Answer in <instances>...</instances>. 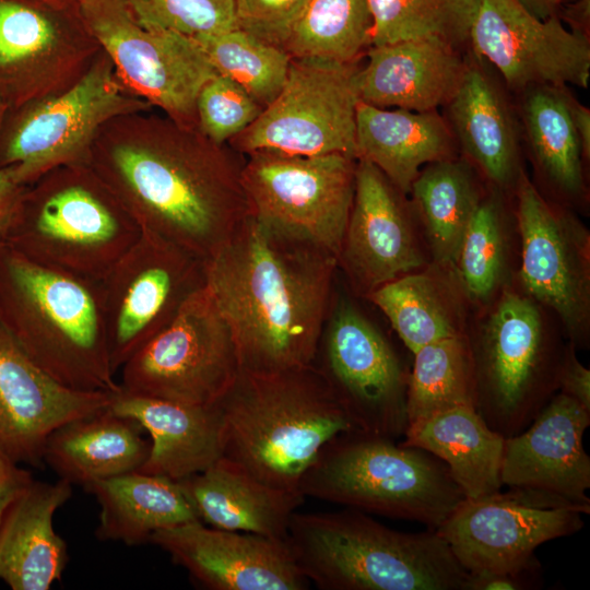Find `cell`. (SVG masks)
Here are the masks:
<instances>
[{"label":"cell","mask_w":590,"mask_h":590,"mask_svg":"<svg viewBox=\"0 0 590 590\" xmlns=\"http://www.w3.org/2000/svg\"><path fill=\"white\" fill-rule=\"evenodd\" d=\"M468 51L463 80L444 116L464 158L498 189L515 187L520 166L521 128L498 78Z\"/></svg>","instance_id":"d4e9b609"},{"label":"cell","mask_w":590,"mask_h":590,"mask_svg":"<svg viewBox=\"0 0 590 590\" xmlns=\"http://www.w3.org/2000/svg\"><path fill=\"white\" fill-rule=\"evenodd\" d=\"M557 16L569 25L570 31L589 36L590 0L563 3Z\"/></svg>","instance_id":"c3c4849f"},{"label":"cell","mask_w":590,"mask_h":590,"mask_svg":"<svg viewBox=\"0 0 590 590\" xmlns=\"http://www.w3.org/2000/svg\"><path fill=\"white\" fill-rule=\"evenodd\" d=\"M402 445L442 461L467 499L500 491L505 437L492 429L474 406H457L410 423Z\"/></svg>","instance_id":"4dcf8cb0"},{"label":"cell","mask_w":590,"mask_h":590,"mask_svg":"<svg viewBox=\"0 0 590 590\" xmlns=\"http://www.w3.org/2000/svg\"><path fill=\"white\" fill-rule=\"evenodd\" d=\"M9 106L7 105V103L3 101V98L0 96V131L3 127V123H4V120H5V117L9 113Z\"/></svg>","instance_id":"816d5d0a"},{"label":"cell","mask_w":590,"mask_h":590,"mask_svg":"<svg viewBox=\"0 0 590 590\" xmlns=\"http://www.w3.org/2000/svg\"><path fill=\"white\" fill-rule=\"evenodd\" d=\"M356 160L376 166L402 193H410L427 164L457 157L456 138L437 110L379 108L358 102Z\"/></svg>","instance_id":"f1b7e54d"},{"label":"cell","mask_w":590,"mask_h":590,"mask_svg":"<svg viewBox=\"0 0 590 590\" xmlns=\"http://www.w3.org/2000/svg\"><path fill=\"white\" fill-rule=\"evenodd\" d=\"M118 371L120 387L130 393L188 405L216 404L241 367L234 334L206 285Z\"/></svg>","instance_id":"30bf717a"},{"label":"cell","mask_w":590,"mask_h":590,"mask_svg":"<svg viewBox=\"0 0 590 590\" xmlns=\"http://www.w3.org/2000/svg\"><path fill=\"white\" fill-rule=\"evenodd\" d=\"M151 109L122 85L101 50L75 84L7 115L0 167H11L17 181L28 186L56 167L86 163L97 133L113 118Z\"/></svg>","instance_id":"9c48e42d"},{"label":"cell","mask_w":590,"mask_h":590,"mask_svg":"<svg viewBox=\"0 0 590 590\" xmlns=\"http://www.w3.org/2000/svg\"><path fill=\"white\" fill-rule=\"evenodd\" d=\"M109 409L134 420L150 435V453L140 472L179 481L223 457L224 423L217 403L188 405L120 387L111 393Z\"/></svg>","instance_id":"484cf974"},{"label":"cell","mask_w":590,"mask_h":590,"mask_svg":"<svg viewBox=\"0 0 590 590\" xmlns=\"http://www.w3.org/2000/svg\"><path fill=\"white\" fill-rule=\"evenodd\" d=\"M410 193L439 267H455L482 194L473 166L458 157L424 166Z\"/></svg>","instance_id":"d6a6232c"},{"label":"cell","mask_w":590,"mask_h":590,"mask_svg":"<svg viewBox=\"0 0 590 590\" xmlns=\"http://www.w3.org/2000/svg\"><path fill=\"white\" fill-rule=\"evenodd\" d=\"M366 298L386 315L412 354L424 345L465 334L460 303L453 290L435 273L401 275Z\"/></svg>","instance_id":"e575fe53"},{"label":"cell","mask_w":590,"mask_h":590,"mask_svg":"<svg viewBox=\"0 0 590 590\" xmlns=\"http://www.w3.org/2000/svg\"><path fill=\"white\" fill-rule=\"evenodd\" d=\"M34 481L30 471L0 455V522L9 506Z\"/></svg>","instance_id":"7dc6e473"},{"label":"cell","mask_w":590,"mask_h":590,"mask_svg":"<svg viewBox=\"0 0 590 590\" xmlns=\"http://www.w3.org/2000/svg\"><path fill=\"white\" fill-rule=\"evenodd\" d=\"M140 25L189 37L236 28L234 0H123Z\"/></svg>","instance_id":"60d3db41"},{"label":"cell","mask_w":590,"mask_h":590,"mask_svg":"<svg viewBox=\"0 0 590 590\" xmlns=\"http://www.w3.org/2000/svg\"><path fill=\"white\" fill-rule=\"evenodd\" d=\"M590 506L520 487L463 498L437 532L469 574L520 573L541 567L534 552L580 531Z\"/></svg>","instance_id":"5bb4252c"},{"label":"cell","mask_w":590,"mask_h":590,"mask_svg":"<svg viewBox=\"0 0 590 590\" xmlns=\"http://www.w3.org/2000/svg\"><path fill=\"white\" fill-rule=\"evenodd\" d=\"M0 320L28 357L78 391L120 389L111 368L99 281L0 246Z\"/></svg>","instance_id":"3957f363"},{"label":"cell","mask_w":590,"mask_h":590,"mask_svg":"<svg viewBox=\"0 0 590 590\" xmlns=\"http://www.w3.org/2000/svg\"><path fill=\"white\" fill-rule=\"evenodd\" d=\"M258 104L239 84L216 73L200 90L197 103V127L217 144L244 131L261 114Z\"/></svg>","instance_id":"b9f144b4"},{"label":"cell","mask_w":590,"mask_h":590,"mask_svg":"<svg viewBox=\"0 0 590 590\" xmlns=\"http://www.w3.org/2000/svg\"><path fill=\"white\" fill-rule=\"evenodd\" d=\"M26 187L17 181L11 167H0V246L8 241L20 213Z\"/></svg>","instance_id":"bcb514c9"},{"label":"cell","mask_w":590,"mask_h":590,"mask_svg":"<svg viewBox=\"0 0 590 590\" xmlns=\"http://www.w3.org/2000/svg\"><path fill=\"white\" fill-rule=\"evenodd\" d=\"M520 4L532 15L540 20H546L557 15L562 0H518Z\"/></svg>","instance_id":"f907efd6"},{"label":"cell","mask_w":590,"mask_h":590,"mask_svg":"<svg viewBox=\"0 0 590 590\" xmlns=\"http://www.w3.org/2000/svg\"><path fill=\"white\" fill-rule=\"evenodd\" d=\"M59 479L32 484L9 506L0 522V579L12 590H49L69 560L66 541L54 529V515L72 496Z\"/></svg>","instance_id":"4316f807"},{"label":"cell","mask_w":590,"mask_h":590,"mask_svg":"<svg viewBox=\"0 0 590 590\" xmlns=\"http://www.w3.org/2000/svg\"><path fill=\"white\" fill-rule=\"evenodd\" d=\"M55 3H80L82 0H44Z\"/></svg>","instance_id":"f5cc1de1"},{"label":"cell","mask_w":590,"mask_h":590,"mask_svg":"<svg viewBox=\"0 0 590 590\" xmlns=\"http://www.w3.org/2000/svg\"><path fill=\"white\" fill-rule=\"evenodd\" d=\"M149 542L210 590H305L309 585L284 540L193 520L158 530Z\"/></svg>","instance_id":"ffe728a7"},{"label":"cell","mask_w":590,"mask_h":590,"mask_svg":"<svg viewBox=\"0 0 590 590\" xmlns=\"http://www.w3.org/2000/svg\"><path fill=\"white\" fill-rule=\"evenodd\" d=\"M337 268L330 252L252 215L204 261L205 285L234 334L243 373L315 364Z\"/></svg>","instance_id":"7a4b0ae2"},{"label":"cell","mask_w":590,"mask_h":590,"mask_svg":"<svg viewBox=\"0 0 590 590\" xmlns=\"http://www.w3.org/2000/svg\"><path fill=\"white\" fill-rule=\"evenodd\" d=\"M204 285V261L142 229L99 281L114 373L166 328Z\"/></svg>","instance_id":"9a60e30c"},{"label":"cell","mask_w":590,"mask_h":590,"mask_svg":"<svg viewBox=\"0 0 590 590\" xmlns=\"http://www.w3.org/2000/svg\"><path fill=\"white\" fill-rule=\"evenodd\" d=\"M355 74L359 102L379 108L430 111L445 107L459 88L468 52L437 39L370 46Z\"/></svg>","instance_id":"cb8c5ba5"},{"label":"cell","mask_w":590,"mask_h":590,"mask_svg":"<svg viewBox=\"0 0 590 590\" xmlns=\"http://www.w3.org/2000/svg\"><path fill=\"white\" fill-rule=\"evenodd\" d=\"M309 0H234L236 28L283 48Z\"/></svg>","instance_id":"7bdbcfd3"},{"label":"cell","mask_w":590,"mask_h":590,"mask_svg":"<svg viewBox=\"0 0 590 590\" xmlns=\"http://www.w3.org/2000/svg\"><path fill=\"white\" fill-rule=\"evenodd\" d=\"M111 393L69 389L43 371L0 320V455L44 464L49 435L60 425L106 409Z\"/></svg>","instance_id":"7402d4cb"},{"label":"cell","mask_w":590,"mask_h":590,"mask_svg":"<svg viewBox=\"0 0 590 590\" xmlns=\"http://www.w3.org/2000/svg\"><path fill=\"white\" fill-rule=\"evenodd\" d=\"M101 50L79 3L0 0V96L10 110L66 91Z\"/></svg>","instance_id":"2e32d148"},{"label":"cell","mask_w":590,"mask_h":590,"mask_svg":"<svg viewBox=\"0 0 590 590\" xmlns=\"http://www.w3.org/2000/svg\"><path fill=\"white\" fill-rule=\"evenodd\" d=\"M358 62L292 58L284 86L259 117L227 143L239 154H343L356 158Z\"/></svg>","instance_id":"7c38bea8"},{"label":"cell","mask_w":590,"mask_h":590,"mask_svg":"<svg viewBox=\"0 0 590 590\" xmlns=\"http://www.w3.org/2000/svg\"><path fill=\"white\" fill-rule=\"evenodd\" d=\"M192 38L216 73L239 84L263 108L284 86L292 57L283 48L261 42L238 28Z\"/></svg>","instance_id":"f35d334b"},{"label":"cell","mask_w":590,"mask_h":590,"mask_svg":"<svg viewBox=\"0 0 590 590\" xmlns=\"http://www.w3.org/2000/svg\"><path fill=\"white\" fill-rule=\"evenodd\" d=\"M370 46L411 39H437L458 49L470 47L477 0H368Z\"/></svg>","instance_id":"74e56055"},{"label":"cell","mask_w":590,"mask_h":590,"mask_svg":"<svg viewBox=\"0 0 590 590\" xmlns=\"http://www.w3.org/2000/svg\"><path fill=\"white\" fill-rule=\"evenodd\" d=\"M515 189L523 288L552 308L579 341L590 312L589 233L573 214L542 197L523 170Z\"/></svg>","instance_id":"d6986e66"},{"label":"cell","mask_w":590,"mask_h":590,"mask_svg":"<svg viewBox=\"0 0 590 590\" xmlns=\"http://www.w3.org/2000/svg\"><path fill=\"white\" fill-rule=\"evenodd\" d=\"M541 586V567H538L520 573L469 574L467 590H530Z\"/></svg>","instance_id":"f6af8a7d"},{"label":"cell","mask_w":590,"mask_h":590,"mask_svg":"<svg viewBox=\"0 0 590 590\" xmlns=\"http://www.w3.org/2000/svg\"><path fill=\"white\" fill-rule=\"evenodd\" d=\"M150 449L151 441L143 438L139 423L108 405L57 427L47 439L44 462L59 479L85 486L138 471Z\"/></svg>","instance_id":"f546056e"},{"label":"cell","mask_w":590,"mask_h":590,"mask_svg":"<svg viewBox=\"0 0 590 590\" xmlns=\"http://www.w3.org/2000/svg\"><path fill=\"white\" fill-rule=\"evenodd\" d=\"M177 482L203 523L284 541L305 500L300 493L272 487L224 457Z\"/></svg>","instance_id":"83f0119b"},{"label":"cell","mask_w":590,"mask_h":590,"mask_svg":"<svg viewBox=\"0 0 590 590\" xmlns=\"http://www.w3.org/2000/svg\"><path fill=\"white\" fill-rule=\"evenodd\" d=\"M518 94L521 134L536 166L559 191L579 196L585 188L583 155L570 117L567 86L540 84Z\"/></svg>","instance_id":"836d02e7"},{"label":"cell","mask_w":590,"mask_h":590,"mask_svg":"<svg viewBox=\"0 0 590 590\" xmlns=\"http://www.w3.org/2000/svg\"><path fill=\"white\" fill-rule=\"evenodd\" d=\"M563 3H569V2H574V1H577V0H562Z\"/></svg>","instance_id":"db71d44e"},{"label":"cell","mask_w":590,"mask_h":590,"mask_svg":"<svg viewBox=\"0 0 590 590\" xmlns=\"http://www.w3.org/2000/svg\"><path fill=\"white\" fill-rule=\"evenodd\" d=\"M361 432L329 440L300 479L306 497L437 530L464 498L429 452Z\"/></svg>","instance_id":"52a82bcc"},{"label":"cell","mask_w":590,"mask_h":590,"mask_svg":"<svg viewBox=\"0 0 590 590\" xmlns=\"http://www.w3.org/2000/svg\"><path fill=\"white\" fill-rule=\"evenodd\" d=\"M569 111L581 144L583 158L588 160L590 156V109L569 94Z\"/></svg>","instance_id":"681fc988"},{"label":"cell","mask_w":590,"mask_h":590,"mask_svg":"<svg viewBox=\"0 0 590 590\" xmlns=\"http://www.w3.org/2000/svg\"><path fill=\"white\" fill-rule=\"evenodd\" d=\"M83 488L101 507L95 530L99 541L139 545L158 530L199 520L178 482L166 476L133 471Z\"/></svg>","instance_id":"1f68e13d"},{"label":"cell","mask_w":590,"mask_h":590,"mask_svg":"<svg viewBox=\"0 0 590 590\" xmlns=\"http://www.w3.org/2000/svg\"><path fill=\"white\" fill-rule=\"evenodd\" d=\"M503 216L497 194L482 198L462 239L455 266L474 299L491 296L502 281L506 262Z\"/></svg>","instance_id":"ab89813d"},{"label":"cell","mask_w":590,"mask_h":590,"mask_svg":"<svg viewBox=\"0 0 590 590\" xmlns=\"http://www.w3.org/2000/svg\"><path fill=\"white\" fill-rule=\"evenodd\" d=\"M589 425V410L564 393L553 396L523 430L505 439L502 484L590 506V458L583 448Z\"/></svg>","instance_id":"603a6c76"},{"label":"cell","mask_w":590,"mask_h":590,"mask_svg":"<svg viewBox=\"0 0 590 590\" xmlns=\"http://www.w3.org/2000/svg\"><path fill=\"white\" fill-rule=\"evenodd\" d=\"M285 541L321 590H467L469 573L437 530H393L352 508L296 511Z\"/></svg>","instance_id":"5b68a950"},{"label":"cell","mask_w":590,"mask_h":590,"mask_svg":"<svg viewBox=\"0 0 590 590\" xmlns=\"http://www.w3.org/2000/svg\"><path fill=\"white\" fill-rule=\"evenodd\" d=\"M217 404L223 457L288 492L300 493L302 476L329 440L357 432L315 364L275 374L241 371Z\"/></svg>","instance_id":"277c9868"},{"label":"cell","mask_w":590,"mask_h":590,"mask_svg":"<svg viewBox=\"0 0 590 590\" xmlns=\"http://www.w3.org/2000/svg\"><path fill=\"white\" fill-rule=\"evenodd\" d=\"M409 374V424L457 408H475V374L467 334L418 349Z\"/></svg>","instance_id":"d590c367"},{"label":"cell","mask_w":590,"mask_h":590,"mask_svg":"<svg viewBox=\"0 0 590 590\" xmlns=\"http://www.w3.org/2000/svg\"><path fill=\"white\" fill-rule=\"evenodd\" d=\"M371 28L368 0H309L283 49L292 58L358 62Z\"/></svg>","instance_id":"8d00e7d4"},{"label":"cell","mask_w":590,"mask_h":590,"mask_svg":"<svg viewBox=\"0 0 590 590\" xmlns=\"http://www.w3.org/2000/svg\"><path fill=\"white\" fill-rule=\"evenodd\" d=\"M557 388L590 411V370L578 361L573 346L563 353Z\"/></svg>","instance_id":"ee69618b"},{"label":"cell","mask_w":590,"mask_h":590,"mask_svg":"<svg viewBox=\"0 0 590 590\" xmlns=\"http://www.w3.org/2000/svg\"><path fill=\"white\" fill-rule=\"evenodd\" d=\"M243 185L251 215L282 235L310 243L337 260L350 217L357 160L260 151L247 155Z\"/></svg>","instance_id":"8fae6325"},{"label":"cell","mask_w":590,"mask_h":590,"mask_svg":"<svg viewBox=\"0 0 590 590\" xmlns=\"http://www.w3.org/2000/svg\"><path fill=\"white\" fill-rule=\"evenodd\" d=\"M142 228L87 163L28 185L7 244L44 266L101 281Z\"/></svg>","instance_id":"8992f818"},{"label":"cell","mask_w":590,"mask_h":590,"mask_svg":"<svg viewBox=\"0 0 590 590\" xmlns=\"http://www.w3.org/2000/svg\"><path fill=\"white\" fill-rule=\"evenodd\" d=\"M469 344L476 411L505 438L517 435L557 389L563 354L548 342L533 300L512 292H504Z\"/></svg>","instance_id":"ba28073f"},{"label":"cell","mask_w":590,"mask_h":590,"mask_svg":"<svg viewBox=\"0 0 590 590\" xmlns=\"http://www.w3.org/2000/svg\"><path fill=\"white\" fill-rule=\"evenodd\" d=\"M403 194L376 166L357 160L338 267L358 295L367 297L425 263Z\"/></svg>","instance_id":"44dd1931"},{"label":"cell","mask_w":590,"mask_h":590,"mask_svg":"<svg viewBox=\"0 0 590 590\" xmlns=\"http://www.w3.org/2000/svg\"><path fill=\"white\" fill-rule=\"evenodd\" d=\"M79 5L122 85L176 122L198 128L199 92L216 74L198 43L143 27L123 0H82Z\"/></svg>","instance_id":"4fadbf2b"},{"label":"cell","mask_w":590,"mask_h":590,"mask_svg":"<svg viewBox=\"0 0 590 590\" xmlns=\"http://www.w3.org/2000/svg\"><path fill=\"white\" fill-rule=\"evenodd\" d=\"M238 155L151 109L109 120L86 163L142 229L205 261L251 215Z\"/></svg>","instance_id":"6da1fadb"},{"label":"cell","mask_w":590,"mask_h":590,"mask_svg":"<svg viewBox=\"0 0 590 590\" xmlns=\"http://www.w3.org/2000/svg\"><path fill=\"white\" fill-rule=\"evenodd\" d=\"M319 367L357 432L396 440L408 426L409 374L386 338L352 305L333 311Z\"/></svg>","instance_id":"e0dca14e"},{"label":"cell","mask_w":590,"mask_h":590,"mask_svg":"<svg viewBox=\"0 0 590 590\" xmlns=\"http://www.w3.org/2000/svg\"><path fill=\"white\" fill-rule=\"evenodd\" d=\"M469 46L516 93L540 84L588 87L589 36L557 15L535 17L518 0H477Z\"/></svg>","instance_id":"ac0fdd59"}]
</instances>
